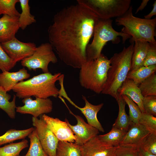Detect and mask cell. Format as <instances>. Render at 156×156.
<instances>
[{"label":"cell","mask_w":156,"mask_h":156,"mask_svg":"<svg viewBox=\"0 0 156 156\" xmlns=\"http://www.w3.org/2000/svg\"><path fill=\"white\" fill-rule=\"evenodd\" d=\"M140 148L156 155V134L150 133L142 141Z\"/></svg>","instance_id":"obj_33"},{"label":"cell","mask_w":156,"mask_h":156,"mask_svg":"<svg viewBox=\"0 0 156 156\" xmlns=\"http://www.w3.org/2000/svg\"><path fill=\"white\" fill-rule=\"evenodd\" d=\"M82 99L85 103V106L83 107L78 106L73 102L71 104L81 111L86 117L89 125L96 128L99 131L104 132V130L97 118V114L104 104L101 103L96 105H92L83 95H82Z\"/></svg>","instance_id":"obj_17"},{"label":"cell","mask_w":156,"mask_h":156,"mask_svg":"<svg viewBox=\"0 0 156 156\" xmlns=\"http://www.w3.org/2000/svg\"><path fill=\"white\" fill-rule=\"evenodd\" d=\"M16 64V62L12 60L7 54L0 42V70L2 72L9 71Z\"/></svg>","instance_id":"obj_34"},{"label":"cell","mask_w":156,"mask_h":156,"mask_svg":"<svg viewBox=\"0 0 156 156\" xmlns=\"http://www.w3.org/2000/svg\"><path fill=\"white\" fill-rule=\"evenodd\" d=\"M127 131L112 127L108 133L97 135L98 139L103 142L109 146L116 147L119 145Z\"/></svg>","instance_id":"obj_23"},{"label":"cell","mask_w":156,"mask_h":156,"mask_svg":"<svg viewBox=\"0 0 156 156\" xmlns=\"http://www.w3.org/2000/svg\"><path fill=\"white\" fill-rule=\"evenodd\" d=\"M28 141L23 139L21 142L9 144L0 147V156H17L21 151L28 146Z\"/></svg>","instance_id":"obj_28"},{"label":"cell","mask_w":156,"mask_h":156,"mask_svg":"<svg viewBox=\"0 0 156 156\" xmlns=\"http://www.w3.org/2000/svg\"><path fill=\"white\" fill-rule=\"evenodd\" d=\"M117 101L119 107L118 116L113 125L121 130L127 131L131 125L129 118L125 110L126 103L122 96L118 95Z\"/></svg>","instance_id":"obj_22"},{"label":"cell","mask_w":156,"mask_h":156,"mask_svg":"<svg viewBox=\"0 0 156 156\" xmlns=\"http://www.w3.org/2000/svg\"><path fill=\"white\" fill-rule=\"evenodd\" d=\"M34 128L32 127L22 130L10 129L4 134L0 136V146L17 140L24 139L32 132Z\"/></svg>","instance_id":"obj_27"},{"label":"cell","mask_w":156,"mask_h":156,"mask_svg":"<svg viewBox=\"0 0 156 156\" xmlns=\"http://www.w3.org/2000/svg\"><path fill=\"white\" fill-rule=\"evenodd\" d=\"M153 8L150 13L144 16L145 19H151L152 16L156 15V1H155L153 5Z\"/></svg>","instance_id":"obj_39"},{"label":"cell","mask_w":156,"mask_h":156,"mask_svg":"<svg viewBox=\"0 0 156 156\" xmlns=\"http://www.w3.org/2000/svg\"><path fill=\"white\" fill-rule=\"evenodd\" d=\"M117 92L118 95H125L130 97L139 107L142 112H144L142 105L143 96L138 85L133 80L127 78Z\"/></svg>","instance_id":"obj_19"},{"label":"cell","mask_w":156,"mask_h":156,"mask_svg":"<svg viewBox=\"0 0 156 156\" xmlns=\"http://www.w3.org/2000/svg\"><path fill=\"white\" fill-rule=\"evenodd\" d=\"M138 86L143 97L156 95V73L152 74Z\"/></svg>","instance_id":"obj_30"},{"label":"cell","mask_w":156,"mask_h":156,"mask_svg":"<svg viewBox=\"0 0 156 156\" xmlns=\"http://www.w3.org/2000/svg\"><path fill=\"white\" fill-rule=\"evenodd\" d=\"M35 98L34 100L31 97L23 99L24 105L16 107V112L21 114H30L33 117L38 118L52 111L53 103L50 99Z\"/></svg>","instance_id":"obj_11"},{"label":"cell","mask_w":156,"mask_h":156,"mask_svg":"<svg viewBox=\"0 0 156 156\" xmlns=\"http://www.w3.org/2000/svg\"><path fill=\"white\" fill-rule=\"evenodd\" d=\"M121 96L129 107V116L131 124L139 123L140 119L142 113L139 107L128 96L125 95Z\"/></svg>","instance_id":"obj_31"},{"label":"cell","mask_w":156,"mask_h":156,"mask_svg":"<svg viewBox=\"0 0 156 156\" xmlns=\"http://www.w3.org/2000/svg\"><path fill=\"white\" fill-rule=\"evenodd\" d=\"M101 19H111L124 14L129 8L131 0H78Z\"/></svg>","instance_id":"obj_7"},{"label":"cell","mask_w":156,"mask_h":156,"mask_svg":"<svg viewBox=\"0 0 156 156\" xmlns=\"http://www.w3.org/2000/svg\"><path fill=\"white\" fill-rule=\"evenodd\" d=\"M149 0H143L141 3L140 5L138 8L135 12V14L137 13L139 11H142L146 6Z\"/></svg>","instance_id":"obj_41"},{"label":"cell","mask_w":156,"mask_h":156,"mask_svg":"<svg viewBox=\"0 0 156 156\" xmlns=\"http://www.w3.org/2000/svg\"><path fill=\"white\" fill-rule=\"evenodd\" d=\"M134 43L130 71L135 70L143 66L149 47V43L147 42L137 40Z\"/></svg>","instance_id":"obj_20"},{"label":"cell","mask_w":156,"mask_h":156,"mask_svg":"<svg viewBox=\"0 0 156 156\" xmlns=\"http://www.w3.org/2000/svg\"><path fill=\"white\" fill-rule=\"evenodd\" d=\"M128 47H124L121 51L115 53L110 59V67L101 94L109 95L116 100L118 90L127 78L130 70L134 42H130Z\"/></svg>","instance_id":"obj_3"},{"label":"cell","mask_w":156,"mask_h":156,"mask_svg":"<svg viewBox=\"0 0 156 156\" xmlns=\"http://www.w3.org/2000/svg\"><path fill=\"white\" fill-rule=\"evenodd\" d=\"M114 156H138V148L119 145Z\"/></svg>","instance_id":"obj_37"},{"label":"cell","mask_w":156,"mask_h":156,"mask_svg":"<svg viewBox=\"0 0 156 156\" xmlns=\"http://www.w3.org/2000/svg\"><path fill=\"white\" fill-rule=\"evenodd\" d=\"M33 125L36 128L42 147L47 156H56V151L59 140L40 116L32 117Z\"/></svg>","instance_id":"obj_9"},{"label":"cell","mask_w":156,"mask_h":156,"mask_svg":"<svg viewBox=\"0 0 156 156\" xmlns=\"http://www.w3.org/2000/svg\"><path fill=\"white\" fill-rule=\"evenodd\" d=\"M110 67V59L102 53L95 59L86 60L80 68V85L96 94L101 93Z\"/></svg>","instance_id":"obj_4"},{"label":"cell","mask_w":156,"mask_h":156,"mask_svg":"<svg viewBox=\"0 0 156 156\" xmlns=\"http://www.w3.org/2000/svg\"><path fill=\"white\" fill-rule=\"evenodd\" d=\"M21 5V12L18 18L20 28L25 30L29 25L36 22L34 15L30 12V6L28 0H19Z\"/></svg>","instance_id":"obj_24"},{"label":"cell","mask_w":156,"mask_h":156,"mask_svg":"<svg viewBox=\"0 0 156 156\" xmlns=\"http://www.w3.org/2000/svg\"><path fill=\"white\" fill-rule=\"evenodd\" d=\"M99 18L78 3L63 8L54 15L47 30L49 43L66 65L80 69L86 61V49Z\"/></svg>","instance_id":"obj_1"},{"label":"cell","mask_w":156,"mask_h":156,"mask_svg":"<svg viewBox=\"0 0 156 156\" xmlns=\"http://www.w3.org/2000/svg\"><path fill=\"white\" fill-rule=\"evenodd\" d=\"M139 123L145 127L151 133L156 134V117L145 112L142 113Z\"/></svg>","instance_id":"obj_35"},{"label":"cell","mask_w":156,"mask_h":156,"mask_svg":"<svg viewBox=\"0 0 156 156\" xmlns=\"http://www.w3.org/2000/svg\"><path fill=\"white\" fill-rule=\"evenodd\" d=\"M138 156H156L140 148H138Z\"/></svg>","instance_id":"obj_40"},{"label":"cell","mask_w":156,"mask_h":156,"mask_svg":"<svg viewBox=\"0 0 156 156\" xmlns=\"http://www.w3.org/2000/svg\"><path fill=\"white\" fill-rule=\"evenodd\" d=\"M150 133L148 129L139 123H131L119 145L138 148L144 138Z\"/></svg>","instance_id":"obj_15"},{"label":"cell","mask_w":156,"mask_h":156,"mask_svg":"<svg viewBox=\"0 0 156 156\" xmlns=\"http://www.w3.org/2000/svg\"><path fill=\"white\" fill-rule=\"evenodd\" d=\"M1 44L9 56L16 63L31 55L37 47L34 42H23L16 37Z\"/></svg>","instance_id":"obj_10"},{"label":"cell","mask_w":156,"mask_h":156,"mask_svg":"<svg viewBox=\"0 0 156 156\" xmlns=\"http://www.w3.org/2000/svg\"><path fill=\"white\" fill-rule=\"evenodd\" d=\"M116 147L101 141L97 135L80 146L81 156H114Z\"/></svg>","instance_id":"obj_14"},{"label":"cell","mask_w":156,"mask_h":156,"mask_svg":"<svg viewBox=\"0 0 156 156\" xmlns=\"http://www.w3.org/2000/svg\"><path fill=\"white\" fill-rule=\"evenodd\" d=\"M156 71V65L143 66L135 70L129 71L127 78L133 80L138 85Z\"/></svg>","instance_id":"obj_25"},{"label":"cell","mask_w":156,"mask_h":156,"mask_svg":"<svg viewBox=\"0 0 156 156\" xmlns=\"http://www.w3.org/2000/svg\"><path fill=\"white\" fill-rule=\"evenodd\" d=\"M30 76L24 67L16 72H3L0 73V86L7 92H9L18 83L28 79Z\"/></svg>","instance_id":"obj_18"},{"label":"cell","mask_w":156,"mask_h":156,"mask_svg":"<svg viewBox=\"0 0 156 156\" xmlns=\"http://www.w3.org/2000/svg\"><path fill=\"white\" fill-rule=\"evenodd\" d=\"M142 105L144 112L156 116V95L143 97Z\"/></svg>","instance_id":"obj_36"},{"label":"cell","mask_w":156,"mask_h":156,"mask_svg":"<svg viewBox=\"0 0 156 156\" xmlns=\"http://www.w3.org/2000/svg\"><path fill=\"white\" fill-rule=\"evenodd\" d=\"M64 76L60 73L53 75L49 72L43 73L18 82L12 90L19 99L31 96L42 99L56 98L59 96L60 90L56 87L55 83Z\"/></svg>","instance_id":"obj_2"},{"label":"cell","mask_w":156,"mask_h":156,"mask_svg":"<svg viewBox=\"0 0 156 156\" xmlns=\"http://www.w3.org/2000/svg\"><path fill=\"white\" fill-rule=\"evenodd\" d=\"M112 22L111 19L99 18L96 22L94 29L92 41L88 44L86 49V60L97 58L108 42L111 41L114 44H117L120 41L119 36H121L124 43L127 39L131 38L127 34L115 30L112 26Z\"/></svg>","instance_id":"obj_6"},{"label":"cell","mask_w":156,"mask_h":156,"mask_svg":"<svg viewBox=\"0 0 156 156\" xmlns=\"http://www.w3.org/2000/svg\"><path fill=\"white\" fill-rule=\"evenodd\" d=\"M17 156H20V155H18Z\"/></svg>","instance_id":"obj_42"},{"label":"cell","mask_w":156,"mask_h":156,"mask_svg":"<svg viewBox=\"0 0 156 156\" xmlns=\"http://www.w3.org/2000/svg\"><path fill=\"white\" fill-rule=\"evenodd\" d=\"M16 96L14 95L12 101L9 100L11 95L2 87L0 86V108L4 111L12 119H14L16 116Z\"/></svg>","instance_id":"obj_21"},{"label":"cell","mask_w":156,"mask_h":156,"mask_svg":"<svg viewBox=\"0 0 156 156\" xmlns=\"http://www.w3.org/2000/svg\"><path fill=\"white\" fill-rule=\"evenodd\" d=\"M19 17L3 15L0 18V42L9 41L15 37L20 29Z\"/></svg>","instance_id":"obj_16"},{"label":"cell","mask_w":156,"mask_h":156,"mask_svg":"<svg viewBox=\"0 0 156 156\" xmlns=\"http://www.w3.org/2000/svg\"><path fill=\"white\" fill-rule=\"evenodd\" d=\"M156 65V44L149 43V47L143 66Z\"/></svg>","instance_id":"obj_38"},{"label":"cell","mask_w":156,"mask_h":156,"mask_svg":"<svg viewBox=\"0 0 156 156\" xmlns=\"http://www.w3.org/2000/svg\"><path fill=\"white\" fill-rule=\"evenodd\" d=\"M57 56L49 42L42 43L38 47L33 54L21 61V65L30 70L40 69L43 73L49 72L48 66L50 63H56Z\"/></svg>","instance_id":"obj_8"},{"label":"cell","mask_w":156,"mask_h":156,"mask_svg":"<svg viewBox=\"0 0 156 156\" xmlns=\"http://www.w3.org/2000/svg\"><path fill=\"white\" fill-rule=\"evenodd\" d=\"M61 100L68 108L70 113L75 118L77 121V124L73 125L70 124L67 119L65 120L75 136V143L81 146L98 135L99 131L97 129L86 123L81 116L74 114L70 109L64 100L62 99Z\"/></svg>","instance_id":"obj_12"},{"label":"cell","mask_w":156,"mask_h":156,"mask_svg":"<svg viewBox=\"0 0 156 156\" xmlns=\"http://www.w3.org/2000/svg\"><path fill=\"white\" fill-rule=\"evenodd\" d=\"M133 9L131 5L124 14L117 17L115 19L117 25L123 26L121 31L131 37L130 42L139 40L156 44V18L147 19L135 17Z\"/></svg>","instance_id":"obj_5"},{"label":"cell","mask_w":156,"mask_h":156,"mask_svg":"<svg viewBox=\"0 0 156 156\" xmlns=\"http://www.w3.org/2000/svg\"><path fill=\"white\" fill-rule=\"evenodd\" d=\"M28 136L30 139V146L27 153L24 156H47L40 143L35 127Z\"/></svg>","instance_id":"obj_29"},{"label":"cell","mask_w":156,"mask_h":156,"mask_svg":"<svg viewBox=\"0 0 156 156\" xmlns=\"http://www.w3.org/2000/svg\"><path fill=\"white\" fill-rule=\"evenodd\" d=\"M19 0H0V15L6 14L19 17L20 14L16 8Z\"/></svg>","instance_id":"obj_32"},{"label":"cell","mask_w":156,"mask_h":156,"mask_svg":"<svg viewBox=\"0 0 156 156\" xmlns=\"http://www.w3.org/2000/svg\"><path fill=\"white\" fill-rule=\"evenodd\" d=\"M41 116L59 141L75 142L76 140L75 136L66 122L45 114Z\"/></svg>","instance_id":"obj_13"},{"label":"cell","mask_w":156,"mask_h":156,"mask_svg":"<svg viewBox=\"0 0 156 156\" xmlns=\"http://www.w3.org/2000/svg\"><path fill=\"white\" fill-rule=\"evenodd\" d=\"M80 146L75 142L59 141L56 156H81Z\"/></svg>","instance_id":"obj_26"}]
</instances>
